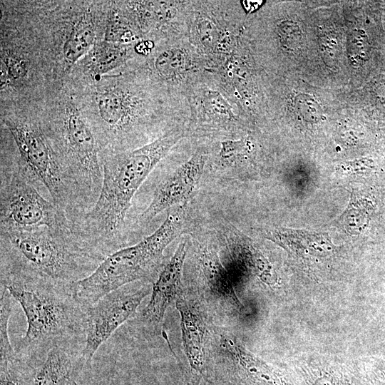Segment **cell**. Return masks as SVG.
Segmentation results:
<instances>
[{
    "instance_id": "cell-8",
    "label": "cell",
    "mask_w": 385,
    "mask_h": 385,
    "mask_svg": "<svg viewBox=\"0 0 385 385\" xmlns=\"http://www.w3.org/2000/svg\"><path fill=\"white\" fill-rule=\"evenodd\" d=\"M186 204L168 210L163 223L153 233L134 245L117 250L105 258L96 270L73 285L83 306L125 285L153 283L164 266V251L183 230Z\"/></svg>"
},
{
    "instance_id": "cell-12",
    "label": "cell",
    "mask_w": 385,
    "mask_h": 385,
    "mask_svg": "<svg viewBox=\"0 0 385 385\" xmlns=\"http://www.w3.org/2000/svg\"><path fill=\"white\" fill-rule=\"evenodd\" d=\"M135 283V282H134ZM131 283L109 292L96 302L83 306V354L90 364L98 348L129 319L150 292L149 282Z\"/></svg>"
},
{
    "instance_id": "cell-4",
    "label": "cell",
    "mask_w": 385,
    "mask_h": 385,
    "mask_svg": "<svg viewBox=\"0 0 385 385\" xmlns=\"http://www.w3.org/2000/svg\"><path fill=\"white\" fill-rule=\"evenodd\" d=\"M1 148L17 160L70 222L86 212L43 123L38 103L1 106Z\"/></svg>"
},
{
    "instance_id": "cell-17",
    "label": "cell",
    "mask_w": 385,
    "mask_h": 385,
    "mask_svg": "<svg viewBox=\"0 0 385 385\" xmlns=\"http://www.w3.org/2000/svg\"><path fill=\"white\" fill-rule=\"evenodd\" d=\"M135 44L125 45L98 38L91 51L76 64L69 80L93 81L121 70L137 57Z\"/></svg>"
},
{
    "instance_id": "cell-7",
    "label": "cell",
    "mask_w": 385,
    "mask_h": 385,
    "mask_svg": "<svg viewBox=\"0 0 385 385\" xmlns=\"http://www.w3.org/2000/svg\"><path fill=\"white\" fill-rule=\"evenodd\" d=\"M39 108L46 130L87 212L98 200L103 181L96 136L68 84L41 102Z\"/></svg>"
},
{
    "instance_id": "cell-13",
    "label": "cell",
    "mask_w": 385,
    "mask_h": 385,
    "mask_svg": "<svg viewBox=\"0 0 385 385\" xmlns=\"http://www.w3.org/2000/svg\"><path fill=\"white\" fill-rule=\"evenodd\" d=\"M152 52L133 62L153 78L171 89H178L192 76L207 69L205 59L186 35L154 41Z\"/></svg>"
},
{
    "instance_id": "cell-10",
    "label": "cell",
    "mask_w": 385,
    "mask_h": 385,
    "mask_svg": "<svg viewBox=\"0 0 385 385\" xmlns=\"http://www.w3.org/2000/svg\"><path fill=\"white\" fill-rule=\"evenodd\" d=\"M71 225L17 160L1 148L0 231Z\"/></svg>"
},
{
    "instance_id": "cell-24",
    "label": "cell",
    "mask_w": 385,
    "mask_h": 385,
    "mask_svg": "<svg viewBox=\"0 0 385 385\" xmlns=\"http://www.w3.org/2000/svg\"><path fill=\"white\" fill-rule=\"evenodd\" d=\"M201 376L192 374L191 377L188 379L187 385H200Z\"/></svg>"
},
{
    "instance_id": "cell-2",
    "label": "cell",
    "mask_w": 385,
    "mask_h": 385,
    "mask_svg": "<svg viewBox=\"0 0 385 385\" xmlns=\"http://www.w3.org/2000/svg\"><path fill=\"white\" fill-rule=\"evenodd\" d=\"M188 136L185 128H178L138 148L101 154L103 181L98 198L73 231L104 257L127 247L124 228L135 193L156 166Z\"/></svg>"
},
{
    "instance_id": "cell-5",
    "label": "cell",
    "mask_w": 385,
    "mask_h": 385,
    "mask_svg": "<svg viewBox=\"0 0 385 385\" xmlns=\"http://www.w3.org/2000/svg\"><path fill=\"white\" fill-rule=\"evenodd\" d=\"M73 285H56L0 273L6 288L21 307L27 322L26 333L17 342L16 354L34 366L63 340L84 336L83 306Z\"/></svg>"
},
{
    "instance_id": "cell-18",
    "label": "cell",
    "mask_w": 385,
    "mask_h": 385,
    "mask_svg": "<svg viewBox=\"0 0 385 385\" xmlns=\"http://www.w3.org/2000/svg\"><path fill=\"white\" fill-rule=\"evenodd\" d=\"M176 309L180 316L183 344L192 374L205 376L206 327L197 304L191 302L183 294L175 301Z\"/></svg>"
},
{
    "instance_id": "cell-16",
    "label": "cell",
    "mask_w": 385,
    "mask_h": 385,
    "mask_svg": "<svg viewBox=\"0 0 385 385\" xmlns=\"http://www.w3.org/2000/svg\"><path fill=\"white\" fill-rule=\"evenodd\" d=\"M186 252L185 243H180L152 283L150 298L141 314L144 327L156 329L168 307L183 294L182 278Z\"/></svg>"
},
{
    "instance_id": "cell-9",
    "label": "cell",
    "mask_w": 385,
    "mask_h": 385,
    "mask_svg": "<svg viewBox=\"0 0 385 385\" xmlns=\"http://www.w3.org/2000/svg\"><path fill=\"white\" fill-rule=\"evenodd\" d=\"M180 91L189 111L190 137L237 138L235 134L244 125L246 111L215 71L203 70Z\"/></svg>"
},
{
    "instance_id": "cell-19",
    "label": "cell",
    "mask_w": 385,
    "mask_h": 385,
    "mask_svg": "<svg viewBox=\"0 0 385 385\" xmlns=\"http://www.w3.org/2000/svg\"><path fill=\"white\" fill-rule=\"evenodd\" d=\"M221 344L253 385H286L271 368L249 353L234 336L222 334Z\"/></svg>"
},
{
    "instance_id": "cell-20",
    "label": "cell",
    "mask_w": 385,
    "mask_h": 385,
    "mask_svg": "<svg viewBox=\"0 0 385 385\" xmlns=\"http://www.w3.org/2000/svg\"><path fill=\"white\" fill-rule=\"evenodd\" d=\"M201 267L207 285L215 297L242 312L243 305L238 299L231 277L217 255L205 247L200 252Z\"/></svg>"
},
{
    "instance_id": "cell-15",
    "label": "cell",
    "mask_w": 385,
    "mask_h": 385,
    "mask_svg": "<svg viewBox=\"0 0 385 385\" xmlns=\"http://www.w3.org/2000/svg\"><path fill=\"white\" fill-rule=\"evenodd\" d=\"M84 345V336L56 344L36 366L34 385H76L79 374L87 365Z\"/></svg>"
},
{
    "instance_id": "cell-21",
    "label": "cell",
    "mask_w": 385,
    "mask_h": 385,
    "mask_svg": "<svg viewBox=\"0 0 385 385\" xmlns=\"http://www.w3.org/2000/svg\"><path fill=\"white\" fill-rule=\"evenodd\" d=\"M376 208V204L369 197L352 193L349 205L340 220L348 232L361 233L369 225Z\"/></svg>"
},
{
    "instance_id": "cell-23",
    "label": "cell",
    "mask_w": 385,
    "mask_h": 385,
    "mask_svg": "<svg viewBox=\"0 0 385 385\" xmlns=\"http://www.w3.org/2000/svg\"><path fill=\"white\" fill-rule=\"evenodd\" d=\"M297 112L304 120L317 122L322 118V108L317 102L308 95L299 94L294 101Z\"/></svg>"
},
{
    "instance_id": "cell-22",
    "label": "cell",
    "mask_w": 385,
    "mask_h": 385,
    "mask_svg": "<svg viewBox=\"0 0 385 385\" xmlns=\"http://www.w3.org/2000/svg\"><path fill=\"white\" fill-rule=\"evenodd\" d=\"M219 144L217 160L226 166H233L249 160L255 149L250 137L225 139L220 140Z\"/></svg>"
},
{
    "instance_id": "cell-1",
    "label": "cell",
    "mask_w": 385,
    "mask_h": 385,
    "mask_svg": "<svg viewBox=\"0 0 385 385\" xmlns=\"http://www.w3.org/2000/svg\"><path fill=\"white\" fill-rule=\"evenodd\" d=\"M68 84L101 154L135 149L173 129L187 128L189 111L183 94L135 64L96 81Z\"/></svg>"
},
{
    "instance_id": "cell-11",
    "label": "cell",
    "mask_w": 385,
    "mask_h": 385,
    "mask_svg": "<svg viewBox=\"0 0 385 385\" xmlns=\"http://www.w3.org/2000/svg\"><path fill=\"white\" fill-rule=\"evenodd\" d=\"M246 14L239 1H190L187 36L207 69L220 68L242 44Z\"/></svg>"
},
{
    "instance_id": "cell-3",
    "label": "cell",
    "mask_w": 385,
    "mask_h": 385,
    "mask_svg": "<svg viewBox=\"0 0 385 385\" xmlns=\"http://www.w3.org/2000/svg\"><path fill=\"white\" fill-rule=\"evenodd\" d=\"M104 260L66 226L0 231V273L71 286Z\"/></svg>"
},
{
    "instance_id": "cell-14",
    "label": "cell",
    "mask_w": 385,
    "mask_h": 385,
    "mask_svg": "<svg viewBox=\"0 0 385 385\" xmlns=\"http://www.w3.org/2000/svg\"><path fill=\"white\" fill-rule=\"evenodd\" d=\"M209 157L207 147L196 148L188 159L157 185L136 223L148 224L165 210L185 205L197 189Z\"/></svg>"
},
{
    "instance_id": "cell-6",
    "label": "cell",
    "mask_w": 385,
    "mask_h": 385,
    "mask_svg": "<svg viewBox=\"0 0 385 385\" xmlns=\"http://www.w3.org/2000/svg\"><path fill=\"white\" fill-rule=\"evenodd\" d=\"M45 59L58 87L101 36L102 1H27Z\"/></svg>"
}]
</instances>
